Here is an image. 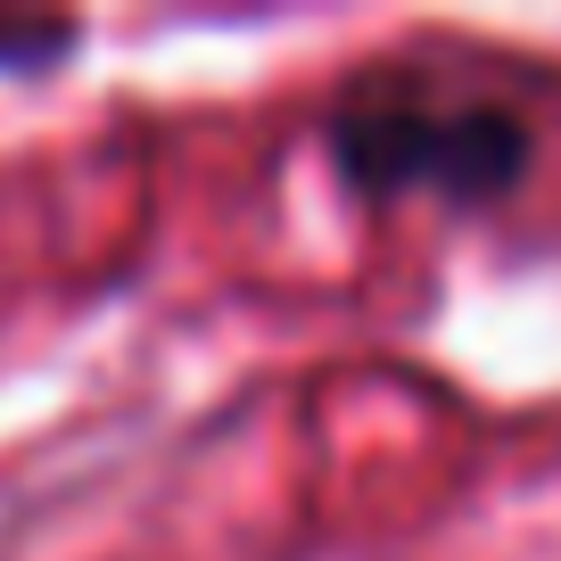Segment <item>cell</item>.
I'll list each match as a JSON object with an SVG mask.
<instances>
[{"label":"cell","mask_w":561,"mask_h":561,"mask_svg":"<svg viewBox=\"0 0 561 561\" xmlns=\"http://www.w3.org/2000/svg\"><path fill=\"white\" fill-rule=\"evenodd\" d=\"M537 140L495 100H430V91L380 83L331 116V165L364 198H446V207H495L528 174Z\"/></svg>","instance_id":"1"}]
</instances>
